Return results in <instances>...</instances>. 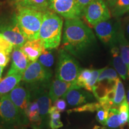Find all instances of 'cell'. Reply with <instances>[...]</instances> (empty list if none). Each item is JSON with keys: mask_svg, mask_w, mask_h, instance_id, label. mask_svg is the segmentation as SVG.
<instances>
[{"mask_svg": "<svg viewBox=\"0 0 129 129\" xmlns=\"http://www.w3.org/2000/svg\"><path fill=\"white\" fill-rule=\"evenodd\" d=\"M72 88H80L76 85L75 83H68L64 81L56 78L53 81L50 85L48 94L51 102L59 99L60 97H63L69 90Z\"/></svg>", "mask_w": 129, "mask_h": 129, "instance_id": "15", "label": "cell"}, {"mask_svg": "<svg viewBox=\"0 0 129 129\" xmlns=\"http://www.w3.org/2000/svg\"><path fill=\"white\" fill-rule=\"evenodd\" d=\"M129 12V0H118L112 8L113 16L118 17Z\"/></svg>", "mask_w": 129, "mask_h": 129, "instance_id": "25", "label": "cell"}, {"mask_svg": "<svg viewBox=\"0 0 129 129\" xmlns=\"http://www.w3.org/2000/svg\"><path fill=\"white\" fill-rule=\"evenodd\" d=\"M117 42L119 44L121 56L126 65L127 74L129 77V43L125 36L124 30L119 25L117 33Z\"/></svg>", "mask_w": 129, "mask_h": 129, "instance_id": "17", "label": "cell"}, {"mask_svg": "<svg viewBox=\"0 0 129 129\" xmlns=\"http://www.w3.org/2000/svg\"><path fill=\"white\" fill-rule=\"evenodd\" d=\"M101 106L99 102H90L83 105L75 108L68 111V114L72 112H95Z\"/></svg>", "mask_w": 129, "mask_h": 129, "instance_id": "29", "label": "cell"}, {"mask_svg": "<svg viewBox=\"0 0 129 129\" xmlns=\"http://www.w3.org/2000/svg\"><path fill=\"white\" fill-rule=\"evenodd\" d=\"M111 51L112 56L113 64L116 71L122 80H125L128 77L127 68L124 62L122 60L119 48L115 46H113Z\"/></svg>", "mask_w": 129, "mask_h": 129, "instance_id": "19", "label": "cell"}, {"mask_svg": "<svg viewBox=\"0 0 129 129\" xmlns=\"http://www.w3.org/2000/svg\"><path fill=\"white\" fill-rule=\"evenodd\" d=\"M96 112V120L98 122H99L101 124L105 125L106 120H107L108 116L109 109L108 110V109H104L101 106L99 108L97 109Z\"/></svg>", "mask_w": 129, "mask_h": 129, "instance_id": "32", "label": "cell"}, {"mask_svg": "<svg viewBox=\"0 0 129 129\" xmlns=\"http://www.w3.org/2000/svg\"><path fill=\"white\" fill-rule=\"evenodd\" d=\"M118 25L115 26L110 20L100 22L94 26L97 36L105 44H112L117 42V33Z\"/></svg>", "mask_w": 129, "mask_h": 129, "instance_id": "12", "label": "cell"}, {"mask_svg": "<svg viewBox=\"0 0 129 129\" xmlns=\"http://www.w3.org/2000/svg\"><path fill=\"white\" fill-rule=\"evenodd\" d=\"M80 69L78 63L75 58L68 51L61 48L58 55L56 78L68 83H75Z\"/></svg>", "mask_w": 129, "mask_h": 129, "instance_id": "4", "label": "cell"}, {"mask_svg": "<svg viewBox=\"0 0 129 129\" xmlns=\"http://www.w3.org/2000/svg\"><path fill=\"white\" fill-rule=\"evenodd\" d=\"M124 35L126 38H128L129 39V22L127 23V24L126 25V26H125Z\"/></svg>", "mask_w": 129, "mask_h": 129, "instance_id": "40", "label": "cell"}, {"mask_svg": "<svg viewBox=\"0 0 129 129\" xmlns=\"http://www.w3.org/2000/svg\"><path fill=\"white\" fill-rule=\"evenodd\" d=\"M26 116L28 120L33 123H36L38 125L42 123L41 118L40 115L39 106L35 101L30 102L28 105L26 111Z\"/></svg>", "mask_w": 129, "mask_h": 129, "instance_id": "21", "label": "cell"}, {"mask_svg": "<svg viewBox=\"0 0 129 129\" xmlns=\"http://www.w3.org/2000/svg\"><path fill=\"white\" fill-rule=\"evenodd\" d=\"M12 1L14 6L18 9V8L25 7L27 0H12Z\"/></svg>", "mask_w": 129, "mask_h": 129, "instance_id": "37", "label": "cell"}, {"mask_svg": "<svg viewBox=\"0 0 129 129\" xmlns=\"http://www.w3.org/2000/svg\"><path fill=\"white\" fill-rule=\"evenodd\" d=\"M114 98L112 102V108L119 109V107L124 101L126 96L124 85L120 78H117L113 84Z\"/></svg>", "mask_w": 129, "mask_h": 129, "instance_id": "20", "label": "cell"}, {"mask_svg": "<svg viewBox=\"0 0 129 129\" xmlns=\"http://www.w3.org/2000/svg\"><path fill=\"white\" fill-rule=\"evenodd\" d=\"M105 125L111 128H117L118 127H120L119 109L111 108L109 109L108 116Z\"/></svg>", "mask_w": 129, "mask_h": 129, "instance_id": "23", "label": "cell"}, {"mask_svg": "<svg viewBox=\"0 0 129 129\" xmlns=\"http://www.w3.org/2000/svg\"><path fill=\"white\" fill-rule=\"evenodd\" d=\"M82 16L90 26H94L100 22L109 20L111 13L104 0H93L84 10Z\"/></svg>", "mask_w": 129, "mask_h": 129, "instance_id": "6", "label": "cell"}, {"mask_svg": "<svg viewBox=\"0 0 129 129\" xmlns=\"http://www.w3.org/2000/svg\"><path fill=\"white\" fill-rule=\"evenodd\" d=\"M43 13L27 7L17 9L16 21L29 41L39 39Z\"/></svg>", "mask_w": 129, "mask_h": 129, "instance_id": "3", "label": "cell"}, {"mask_svg": "<svg viewBox=\"0 0 129 129\" xmlns=\"http://www.w3.org/2000/svg\"><path fill=\"white\" fill-rule=\"evenodd\" d=\"M22 129H25V128H22Z\"/></svg>", "mask_w": 129, "mask_h": 129, "instance_id": "45", "label": "cell"}, {"mask_svg": "<svg viewBox=\"0 0 129 129\" xmlns=\"http://www.w3.org/2000/svg\"><path fill=\"white\" fill-rule=\"evenodd\" d=\"M119 115L120 121V128L123 129L127 124H128L129 126V105L126 98L119 107Z\"/></svg>", "mask_w": 129, "mask_h": 129, "instance_id": "24", "label": "cell"}, {"mask_svg": "<svg viewBox=\"0 0 129 129\" xmlns=\"http://www.w3.org/2000/svg\"><path fill=\"white\" fill-rule=\"evenodd\" d=\"M29 63V60L20 48H13L12 53V64L7 75L22 74Z\"/></svg>", "mask_w": 129, "mask_h": 129, "instance_id": "13", "label": "cell"}, {"mask_svg": "<svg viewBox=\"0 0 129 129\" xmlns=\"http://www.w3.org/2000/svg\"><path fill=\"white\" fill-rule=\"evenodd\" d=\"M21 50L26 54L30 62H35L41 55L45 49L43 43L40 39L27 41L26 43L20 47Z\"/></svg>", "mask_w": 129, "mask_h": 129, "instance_id": "16", "label": "cell"}, {"mask_svg": "<svg viewBox=\"0 0 129 129\" xmlns=\"http://www.w3.org/2000/svg\"><path fill=\"white\" fill-rule=\"evenodd\" d=\"M63 97L68 104L72 106H80L90 103L93 100V96L91 93L81 88H72Z\"/></svg>", "mask_w": 129, "mask_h": 129, "instance_id": "14", "label": "cell"}, {"mask_svg": "<svg viewBox=\"0 0 129 129\" xmlns=\"http://www.w3.org/2000/svg\"><path fill=\"white\" fill-rule=\"evenodd\" d=\"M24 7L34 9L43 13L47 10L48 0H27Z\"/></svg>", "mask_w": 129, "mask_h": 129, "instance_id": "27", "label": "cell"}, {"mask_svg": "<svg viewBox=\"0 0 129 129\" xmlns=\"http://www.w3.org/2000/svg\"><path fill=\"white\" fill-rule=\"evenodd\" d=\"M48 9L66 19L80 18L82 16L75 0H48Z\"/></svg>", "mask_w": 129, "mask_h": 129, "instance_id": "8", "label": "cell"}, {"mask_svg": "<svg viewBox=\"0 0 129 129\" xmlns=\"http://www.w3.org/2000/svg\"><path fill=\"white\" fill-rule=\"evenodd\" d=\"M3 68H4L0 66V81H1V77H2V74H3Z\"/></svg>", "mask_w": 129, "mask_h": 129, "instance_id": "42", "label": "cell"}, {"mask_svg": "<svg viewBox=\"0 0 129 129\" xmlns=\"http://www.w3.org/2000/svg\"><path fill=\"white\" fill-rule=\"evenodd\" d=\"M0 129H3V128H2V127H1V126H0Z\"/></svg>", "mask_w": 129, "mask_h": 129, "instance_id": "44", "label": "cell"}, {"mask_svg": "<svg viewBox=\"0 0 129 129\" xmlns=\"http://www.w3.org/2000/svg\"><path fill=\"white\" fill-rule=\"evenodd\" d=\"M54 106L59 112H63L65 110L67 107V103L64 99H57L54 102Z\"/></svg>", "mask_w": 129, "mask_h": 129, "instance_id": "34", "label": "cell"}, {"mask_svg": "<svg viewBox=\"0 0 129 129\" xmlns=\"http://www.w3.org/2000/svg\"><path fill=\"white\" fill-rule=\"evenodd\" d=\"M118 78L116 71L112 68L105 67L103 68V70L100 74L97 83H102L104 81H106V83L108 84L113 83Z\"/></svg>", "mask_w": 129, "mask_h": 129, "instance_id": "22", "label": "cell"}, {"mask_svg": "<svg viewBox=\"0 0 129 129\" xmlns=\"http://www.w3.org/2000/svg\"><path fill=\"white\" fill-rule=\"evenodd\" d=\"M103 68L100 69H92V75H91V78L84 87L85 90L90 92H93V90L98 83V80L100 74Z\"/></svg>", "mask_w": 129, "mask_h": 129, "instance_id": "30", "label": "cell"}, {"mask_svg": "<svg viewBox=\"0 0 129 129\" xmlns=\"http://www.w3.org/2000/svg\"><path fill=\"white\" fill-rule=\"evenodd\" d=\"M92 30L80 18L66 19L63 35V48L74 55L81 54L94 44Z\"/></svg>", "mask_w": 129, "mask_h": 129, "instance_id": "1", "label": "cell"}, {"mask_svg": "<svg viewBox=\"0 0 129 129\" xmlns=\"http://www.w3.org/2000/svg\"><path fill=\"white\" fill-rule=\"evenodd\" d=\"M8 96L25 120L26 111L31 99L29 90L18 84L8 94Z\"/></svg>", "mask_w": 129, "mask_h": 129, "instance_id": "10", "label": "cell"}, {"mask_svg": "<svg viewBox=\"0 0 129 129\" xmlns=\"http://www.w3.org/2000/svg\"><path fill=\"white\" fill-rule=\"evenodd\" d=\"M50 119H53V120H60V112H59L58 111H54V112H53L50 114Z\"/></svg>", "mask_w": 129, "mask_h": 129, "instance_id": "38", "label": "cell"}, {"mask_svg": "<svg viewBox=\"0 0 129 129\" xmlns=\"http://www.w3.org/2000/svg\"><path fill=\"white\" fill-rule=\"evenodd\" d=\"M127 102H128V105H129V88H128V91H127Z\"/></svg>", "mask_w": 129, "mask_h": 129, "instance_id": "43", "label": "cell"}, {"mask_svg": "<svg viewBox=\"0 0 129 129\" xmlns=\"http://www.w3.org/2000/svg\"><path fill=\"white\" fill-rule=\"evenodd\" d=\"M22 74H13L7 75L0 81V97L7 94L22 80Z\"/></svg>", "mask_w": 129, "mask_h": 129, "instance_id": "18", "label": "cell"}, {"mask_svg": "<svg viewBox=\"0 0 129 129\" xmlns=\"http://www.w3.org/2000/svg\"><path fill=\"white\" fill-rule=\"evenodd\" d=\"M63 20L55 13L47 10L43 12V21L39 32V39L45 49H56L60 44Z\"/></svg>", "mask_w": 129, "mask_h": 129, "instance_id": "2", "label": "cell"}, {"mask_svg": "<svg viewBox=\"0 0 129 129\" xmlns=\"http://www.w3.org/2000/svg\"><path fill=\"white\" fill-rule=\"evenodd\" d=\"M0 32L13 46V48L22 47L28 41L17 25L16 19L13 23L1 27Z\"/></svg>", "mask_w": 129, "mask_h": 129, "instance_id": "11", "label": "cell"}, {"mask_svg": "<svg viewBox=\"0 0 129 129\" xmlns=\"http://www.w3.org/2000/svg\"><path fill=\"white\" fill-rule=\"evenodd\" d=\"M76 2L78 7L80 9V10L82 14H83V12L84 10L85 9V7L90 4L93 0H75Z\"/></svg>", "mask_w": 129, "mask_h": 129, "instance_id": "35", "label": "cell"}, {"mask_svg": "<svg viewBox=\"0 0 129 129\" xmlns=\"http://www.w3.org/2000/svg\"><path fill=\"white\" fill-rule=\"evenodd\" d=\"M92 75V69H80L75 84L78 88H84V85L89 81Z\"/></svg>", "mask_w": 129, "mask_h": 129, "instance_id": "26", "label": "cell"}, {"mask_svg": "<svg viewBox=\"0 0 129 129\" xmlns=\"http://www.w3.org/2000/svg\"><path fill=\"white\" fill-rule=\"evenodd\" d=\"M48 87V85L32 87L33 96L39 106L40 115L42 122H46L48 111L51 106V101L48 94V90H47Z\"/></svg>", "mask_w": 129, "mask_h": 129, "instance_id": "9", "label": "cell"}, {"mask_svg": "<svg viewBox=\"0 0 129 129\" xmlns=\"http://www.w3.org/2000/svg\"><path fill=\"white\" fill-rule=\"evenodd\" d=\"M49 125L51 129H57L63 127L62 122L60 120H53L50 119L49 122Z\"/></svg>", "mask_w": 129, "mask_h": 129, "instance_id": "36", "label": "cell"}, {"mask_svg": "<svg viewBox=\"0 0 129 129\" xmlns=\"http://www.w3.org/2000/svg\"><path fill=\"white\" fill-rule=\"evenodd\" d=\"M104 1L105 2L106 5L108 6V7H109L112 9L115 6V4H116L118 0H104Z\"/></svg>", "mask_w": 129, "mask_h": 129, "instance_id": "39", "label": "cell"}, {"mask_svg": "<svg viewBox=\"0 0 129 129\" xmlns=\"http://www.w3.org/2000/svg\"><path fill=\"white\" fill-rule=\"evenodd\" d=\"M13 50V46L0 32V51L11 54Z\"/></svg>", "mask_w": 129, "mask_h": 129, "instance_id": "31", "label": "cell"}, {"mask_svg": "<svg viewBox=\"0 0 129 129\" xmlns=\"http://www.w3.org/2000/svg\"><path fill=\"white\" fill-rule=\"evenodd\" d=\"M10 59V54L0 51V66L3 68L7 65Z\"/></svg>", "mask_w": 129, "mask_h": 129, "instance_id": "33", "label": "cell"}, {"mask_svg": "<svg viewBox=\"0 0 129 129\" xmlns=\"http://www.w3.org/2000/svg\"><path fill=\"white\" fill-rule=\"evenodd\" d=\"M92 129H106L105 127H101L99 125H95Z\"/></svg>", "mask_w": 129, "mask_h": 129, "instance_id": "41", "label": "cell"}, {"mask_svg": "<svg viewBox=\"0 0 129 129\" xmlns=\"http://www.w3.org/2000/svg\"><path fill=\"white\" fill-rule=\"evenodd\" d=\"M25 119L7 94L0 97V121L7 125H20Z\"/></svg>", "mask_w": 129, "mask_h": 129, "instance_id": "7", "label": "cell"}, {"mask_svg": "<svg viewBox=\"0 0 129 129\" xmlns=\"http://www.w3.org/2000/svg\"><path fill=\"white\" fill-rule=\"evenodd\" d=\"M38 61L46 68H50L54 63V56L51 50L44 49L38 59Z\"/></svg>", "mask_w": 129, "mask_h": 129, "instance_id": "28", "label": "cell"}, {"mask_svg": "<svg viewBox=\"0 0 129 129\" xmlns=\"http://www.w3.org/2000/svg\"><path fill=\"white\" fill-rule=\"evenodd\" d=\"M51 73L38 61L30 62L22 74V81L34 86L49 85Z\"/></svg>", "mask_w": 129, "mask_h": 129, "instance_id": "5", "label": "cell"}]
</instances>
